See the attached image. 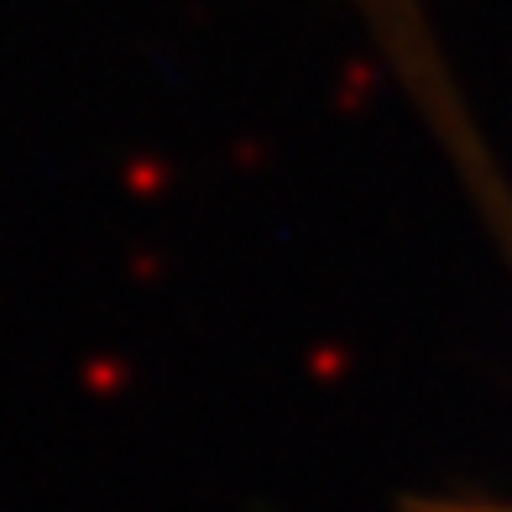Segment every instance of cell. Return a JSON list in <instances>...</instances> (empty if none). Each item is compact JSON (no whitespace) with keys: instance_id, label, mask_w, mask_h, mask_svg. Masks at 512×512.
<instances>
[{"instance_id":"cell-1","label":"cell","mask_w":512,"mask_h":512,"mask_svg":"<svg viewBox=\"0 0 512 512\" xmlns=\"http://www.w3.org/2000/svg\"><path fill=\"white\" fill-rule=\"evenodd\" d=\"M424 512H512V507H424Z\"/></svg>"}]
</instances>
